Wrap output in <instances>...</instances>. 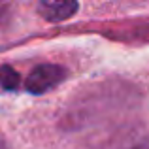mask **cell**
Instances as JSON below:
<instances>
[{"label":"cell","mask_w":149,"mask_h":149,"mask_svg":"<svg viewBox=\"0 0 149 149\" xmlns=\"http://www.w3.org/2000/svg\"><path fill=\"white\" fill-rule=\"evenodd\" d=\"M66 70L58 64H38L29 74L25 81V89L30 95H44L55 89L61 81H64Z\"/></svg>","instance_id":"obj_1"},{"label":"cell","mask_w":149,"mask_h":149,"mask_svg":"<svg viewBox=\"0 0 149 149\" xmlns=\"http://www.w3.org/2000/svg\"><path fill=\"white\" fill-rule=\"evenodd\" d=\"M106 149H149V134L140 128H130L115 136Z\"/></svg>","instance_id":"obj_3"},{"label":"cell","mask_w":149,"mask_h":149,"mask_svg":"<svg viewBox=\"0 0 149 149\" xmlns=\"http://www.w3.org/2000/svg\"><path fill=\"white\" fill-rule=\"evenodd\" d=\"M21 83L19 72L15 68H11L10 64H2L0 66V87L6 91H15Z\"/></svg>","instance_id":"obj_4"},{"label":"cell","mask_w":149,"mask_h":149,"mask_svg":"<svg viewBox=\"0 0 149 149\" xmlns=\"http://www.w3.org/2000/svg\"><path fill=\"white\" fill-rule=\"evenodd\" d=\"M77 8L79 6L74 0H44V2L38 4L40 15L51 23H58V21L72 17L77 11Z\"/></svg>","instance_id":"obj_2"},{"label":"cell","mask_w":149,"mask_h":149,"mask_svg":"<svg viewBox=\"0 0 149 149\" xmlns=\"http://www.w3.org/2000/svg\"><path fill=\"white\" fill-rule=\"evenodd\" d=\"M0 149H6V146H4V142H0Z\"/></svg>","instance_id":"obj_5"}]
</instances>
